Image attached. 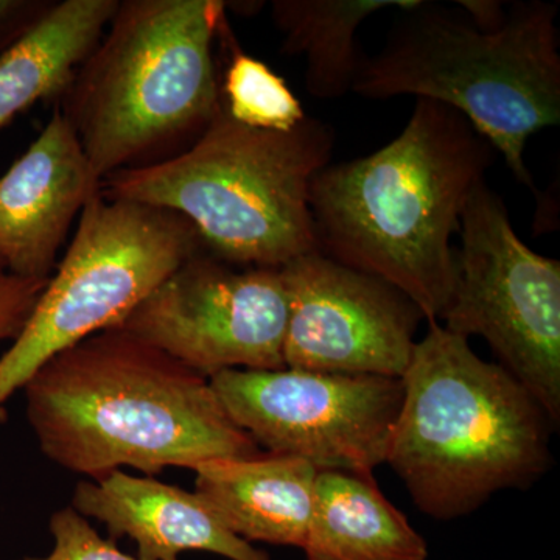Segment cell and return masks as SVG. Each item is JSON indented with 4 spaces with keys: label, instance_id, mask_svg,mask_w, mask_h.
Segmentation results:
<instances>
[{
    "label": "cell",
    "instance_id": "cell-1",
    "mask_svg": "<svg viewBox=\"0 0 560 560\" xmlns=\"http://www.w3.org/2000/svg\"><path fill=\"white\" fill-rule=\"evenodd\" d=\"M495 153L458 110L418 98L396 139L313 180L316 250L385 280L441 323L456 279L452 237Z\"/></svg>",
    "mask_w": 560,
    "mask_h": 560
},
{
    "label": "cell",
    "instance_id": "cell-2",
    "mask_svg": "<svg viewBox=\"0 0 560 560\" xmlns=\"http://www.w3.org/2000/svg\"><path fill=\"white\" fill-rule=\"evenodd\" d=\"M22 389L40 452L95 481L260 455L208 377L120 327L61 350Z\"/></svg>",
    "mask_w": 560,
    "mask_h": 560
},
{
    "label": "cell",
    "instance_id": "cell-3",
    "mask_svg": "<svg viewBox=\"0 0 560 560\" xmlns=\"http://www.w3.org/2000/svg\"><path fill=\"white\" fill-rule=\"evenodd\" d=\"M400 381L385 463L423 514L455 521L500 490L529 488L550 467L547 412L467 338L429 323Z\"/></svg>",
    "mask_w": 560,
    "mask_h": 560
},
{
    "label": "cell",
    "instance_id": "cell-4",
    "mask_svg": "<svg viewBox=\"0 0 560 560\" xmlns=\"http://www.w3.org/2000/svg\"><path fill=\"white\" fill-rule=\"evenodd\" d=\"M220 0H119L61 97L66 119L102 180L176 156L221 108L213 43Z\"/></svg>",
    "mask_w": 560,
    "mask_h": 560
},
{
    "label": "cell",
    "instance_id": "cell-5",
    "mask_svg": "<svg viewBox=\"0 0 560 560\" xmlns=\"http://www.w3.org/2000/svg\"><path fill=\"white\" fill-rule=\"evenodd\" d=\"M401 11L382 50L361 61L352 92L451 106L537 195L523 154L530 136L560 124L558 3L512 2L497 31H480L463 11L423 0Z\"/></svg>",
    "mask_w": 560,
    "mask_h": 560
},
{
    "label": "cell",
    "instance_id": "cell-6",
    "mask_svg": "<svg viewBox=\"0 0 560 560\" xmlns=\"http://www.w3.org/2000/svg\"><path fill=\"white\" fill-rule=\"evenodd\" d=\"M334 149V130L316 117L290 131L257 130L232 119L221 103L189 149L113 173L101 191L179 213L228 264L282 268L316 250L312 184Z\"/></svg>",
    "mask_w": 560,
    "mask_h": 560
},
{
    "label": "cell",
    "instance_id": "cell-7",
    "mask_svg": "<svg viewBox=\"0 0 560 560\" xmlns=\"http://www.w3.org/2000/svg\"><path fill=\"white\" fill-rule=\"evenodd\" d=\"M202 249L200 234L179 213L98 190L20 337L0 357V407L51 357L119 327Z\"/></svg>",
    "mask_w": 560,
    "mask_h": 560
},
{
    "label": "cell",
    "instance_id": "cell-8",
    "mask_svg": "<svg viewBox=\"0 0 560 560\" xmlns=\"http://www.w3.org/2000/svg\"><path fill=\"white\" fill-rule=\"evenodd\" d=\"M456 279L441 323L481 337L499 364L560 423V261L518 237L506 205L486 179L460 215Z\"/></svg>",
    "mask_w": 560,
    "mask_h": 560
},
{
    "label": "cell",
    "instance_id": "cell-9",
    "mask_svg": "<svg viewBox=\"0 0 560 560\" xmlns=\"http://www.w3.org/2000/svg\"><path fill=\"white\" fill-rule=\"evenodd\" d=\"M224 411L272 455L318 471L372 474L386 460L400 378L291 370H226L209 378Z\"/></svg>",
    "mask_w": 560,
    "mask_h": 560
},
{
    "label": "cell",
    "instance_id": "cell-10",
    "mask_svg": "<svg viewBox=\"0 0 560 560\" xmlns=\"http://www.w3.org/2000/svg\"><path fill=\"white\" fill-rule=\"evenodd\" d=\"M289 296L280 268L238 267L195 254L120 324L191 371H278Z\"/></svg>",
    "mask_w": 560,
    "mask_h": 560
},
{
    "label": "cell",
    "instance_id": "cell-11",
    "mask_svg": "<svg viewBox=\"0 0 560 560\" xmlns=\"http://www.w3.org/2000/svg\"><path fill=\"white\" fill-rule=\"evenodd\" d=\"M280 272L289 296L285 368L401 378L425 320L410 298L319 250Z\"/></svg>",
    "mask_w": 560,
    "mask_h": 560
},
{
    "label": "cell",
    "instance_id": "cell-12",
    "mask_svg": "<svg viewBox=\"0 0 560 560\" xmlns=\"http://www.w3.org/2000/svg\"><path fill=\"white\" fill-rule=\"evenodd\" d=\"M79 136L60 108L0 178V260L24 279L47 280L73 220L101 190Z\"/></svg>",
    "mask_w": 560,
    "mask_h": 560
},
{
    "label": "cell",
    "instance_id": "cell-13",
    "mask_svg": "<svg viewBox=\"0 0 560 560\" xmlns=\"http://www.w3.org/2000/svg\"><path fill=\"white\" fill-rule=\"evenodd\" d=\"M72 508L105 523L110 540H135L140 560H179L180 552L189 550L230 560H270L267 552L232 534L197 493L151 477L114 470L102 480L81 481Z\"/></svg>",
    "mask_w": 560,
    "mask_h": 560
},
{
    "label": "cell",
    "instance_id": "cell-14",
    "mask_svg": "<svg viewBox=\"0 0 560 560\" xmlns=\"http://www.w3.org/2000/svg\"><path fill=\"white\" fill-rule=\"evenodd\" d=\"M195 493L235 536L304 547L318 470L294 456L212 459L195 469Z\"/></svg>",
    "mask_w": 560,
    "mask_h": 560
},
{
    "label": "cell",
    "instance_id": "cell-15",
    "mask_svg": "<svg viewBox=\"0 0 560 560\" xmlns=\"http://www.w3.org/2000/svg\"><path fill=\"white\" fill-rule=\"evenodd\" d=\"M119 0H61L0 51V130L40 101L62 97L101 43Z\"/></svg>",
    "mask_w": 560,
    "mask_h": 560
},
{
    "label": "cell",
    "instance_id": "cell-16",
    "mask_svg": "<svg viewBox=\"0 0 560 560\" xmlns=\"http://www.w3.org/2000/svg\"><path fill=\"white\" fill-rule=\"evenodd\" d=\"M307 560H427L429 545L372 474L318 471Z\"/></svg>",
    "mask_w": 560,
    "mask_h": 560
},
{
    "label": "cell",
    "instance_id": "cell-17",
    "mask_svg": "<svg viewBox=\"0 0 560 560\" xmlns=\"http://www.w3.org/2000/svg\"><path fill=\"white\" fill-rule=\"evenodd\" d=\"M420 0H275L272 21L283 36L282 50L305 60V86L312 97L334 101L352 92L361 55L357 32L386 9L410 10Z\"/></svg>",
    "mask_w": 560,
    "mask_h": 560
},
{
    "label": "cell",
    "instance_id": "cell-18",
    "mask_svg": "<svg viewBox=\"0 0 560 560\" xmlns=\"http://www.w3.org/2000/svg\"><path fill=\"white\" fill-rule=\"evenodd\" d=\"M230 44L221 103L232 119L268 131H290L301 125L307 114L287 81L264 61L245 54L232 36Z\"/></svg>",
    "mask_w": 560,
    "mask_h": 560
},
{
    "label": "cell",
    "instance_id": "cell-19",
    "mask_svg": "<svg viewBox=\"0 0 560 560\" xmlns=\"http://www.w3.org/2000/svg\"><path fill=\"white\" fill-rule=\"evenodd\" d=\"M50 533L55 547L49 556L21 560H140L121 552L114 540L103 539L72 506L51 515Z\"/></svg>",
    "mask_w": 560,
    "mask_h": 560
},
{
    "label": "cell",
    "instance_id": "cell-20",
    "mask_svg": "<svg viewBox=\"0 0 560 560\" xmlns=\"http://www.w3.org/2000/svg\"><path fill=\"white\" fill-rule=\"evenodd\" d=\"M47 280L20 278L0 260V341L20 337Z\"/></svg>",
    "mask_w": 560,
    "mask_h": 560
},
{
    "label": "cell",
    "instance_id": "cell-21",
    "mask_svg": "<svg viewBox=\"0 0 560 560\" xmlns=\"http://www.w3.org/2000/svg\"><path fill=\"white\" fill-rule=\"evenodd\" d=\"M54 2L51 0H0V51L5 50L25 32L31 31Z\"/></svg>",
    "mask_w": 560,
    "mask_h": 560
},
{
    "label": "cell",
    "instance_id": "cell-22",
    "mask_svg": "<svg viewBox=\"0 0 560 560\" xmlns=\"http://www.w3.org/2000/svg\"><path fill=\"white\" fill-rule=\"evenodd\" d=\"M469 18L471 24L480 31H497L504 24L508 18L506 3L497 0H460L456 2Z\"/></svg>",
    "mask_w": 560,
    "mask_h": 560
}]
</instances>
